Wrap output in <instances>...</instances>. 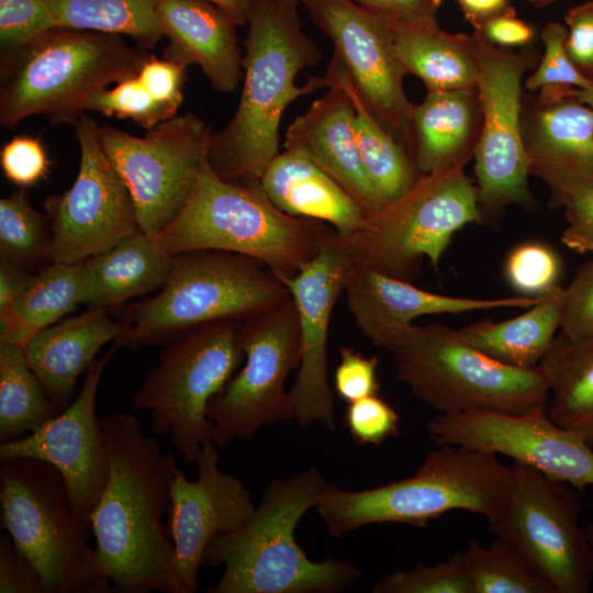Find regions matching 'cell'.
<instances>
[{
	"mask_svg": "<svg viewBox=\"0 0 593 593\" xmlns=\"http://www.w3.org/2000/svg\"><path fill=\"white\" fill-rule=\"evenodd\" d=\"M110 473L90 518L104 574L116 593H177L174 542L163 516L176 461L130 413L102 418Z\"/></svg>",
	"mask_w": 593,
	"mask_h": 593,
	"instance_id": "obj_1",
	"label": "cell"
},
{
	"mask_svg": "<svg viewBox=\"0 0 593 593\" xmlns=\"http://www.w3.org/2000/svg\"><path fill=\"white\" fill-rule=\"evenodd\" d=\"M298 0H251L243 56V89L231 121L213 133L209 163L223 179L256 183L280 153L279 127L295 99L325 88L324 77L295 85L298 74L322 58L301 29Z\"/></svg>",
	"mask_w": 593,
	"mask_h": 593,
	"instance_id": "obj_2",
	"label": "cell"
},
{
	"mask_svg": "<svg viewBox=\"0 0 593 593\" xmlns=\"http://www.w3.org/2000/svg\"><path fill=\"white\" fill-rule=\"evenodd\" d=\"M327 484L315 466L271 481L242 527L208 544L203 564H222L224 572L206 592L338 593L358 582L359 567L335 558L312 561L295 540L298 523Z\"/></svg>",
	"mask_w": 593,
	"mask_h": 593,
	"instance_id": "obj_3",
	"label": "cell"
},
{
	"mask_svg": "<svg viewBox=\"0 0 593 593\" xmlns=\"http://www.w3.org/2000/svg\"><path fill=\"white\" fill-rule=\"evenodd\" d=\"M513 484L512 466L497 455L458 445H437L416 472L383 485L348 491L328 483L315 506L333 537L380 523L425 527L450 511L503 517Z\"/></svg>",
	"mask_w": 593,
	"mask_h": 593,
	"instance_id": "obj_4",
	"label": "cell"
},
{
	"mask_svg": "<svg viewBox=\"0 0 593 593\" xmlns=\"http://www.w3.org/2000/svg\"><path fill=\"white\" fill-rule=\"evenodd\" d=\"M336 231L327 223L278 209L259 182H232L208 161L182 211L159 235L171 256L224 250L255 258L280 280L295 276Z\"/></svg>",
	"mask_w": 593,
	"mask_h": 593,
	"instance_id": "obj_5",
	"label": "cell"
},
{
	"mask_svg": "<svg viewBox=\"0 0 593 593\" xmlns=\"http://www.w3.org/2000/svg\"><path fill=\"white\" fill-rule=\"evenodd\" d=\"M264 262L224 250H191L174 256L170 275L152 296L126 306L116 348L169 344L186 332L220 321L243 323L291 299Z\"/></svg>",
	"mask_w": 593,
	"mask_h": 593,
	"instance_id": "obj_6",
	"label": "cell"
},
{
	"mask_svg": "<svg viewBox=\"0 0 593 593\" xmlns=\"http://www.w3.org/2000/svg\"><path fill=\"white\" fill-rule=\"evenodd\" d=\"M148 54L122 36L56 27L1 56L0 123L42 114L71 125L90 94L135 75Z\"/></svg>",
	"mask_w": 593,
	"mask_h": 593,
	"instance_id": "obj_7",
	"label": "cell"
},
{
	"mask_svg": "<svg viewBox=\"0 0 593 593\" xmlns=\"http://www.w3.org/2000/svg\"><path fill=\"white\" fill-rule=\"evenodd\" d=\"M0 506L1 528L36 568L45 593L114 592L54 466L34 458L1 461Z\"/></svg>",
	"mask_w": 593,
	"mask_h": 593,
	"instance_id": "obj_8",
	"label": "cell"
},
{
	"mask_svg": "<svg viewBox=\"0 0 593 593\" xmlns=\"http://www.w3.org/2000/svg\"><path fill=\"white\" fill-rule=\"evenodd\" d=\"M393 355L396 378L439 414L480 410L518 414L548 404L549 387L538 366L497 361L444 324L414 325Z\"/></svg>",
	"mask_w": 593,
	"mask_h": 593,
	"instance_id": "obj_9",
	"label": "cell"
},
{
	"mask_svg": "<svg viewBox=\"0 0 593 593\" xmlns=\"http://www.w3.org/2000/svg\"><path fill=\"white\" fill-rule=\"evenodd\" d=\"M472 222L481 223L477 186L449 167L421 174L361 230L338 236L351 262L411 282L424 257L437 269L452 235Z\"/></svg>",
	"mask_w": 593,
	"mask_h": 593,
	"instance_id": "obj_10",
	"label": "cell"
},
{
	"mask_svg": "<svg viewBox=\"0 0 593 593\" xmlns=\"http://www.w3.org/2000/svg\"><path fill=\"white\" fill-rule=\"evenodd\" d=\"M240 323L220 321L195 327L166 345L131 398L134 410L150 412V430L168 438L189 463L212 440L206 409L245 359Z\"/></svg>",
	"mask_w": 593,
	"mask_h": 593,
	"instance_id": "obj_11",
	"label": "cell"
},
{
	"mask_svg": "<svg viewBox=\"0 0 593 593\" xmlns=\"http://www.w3.org/2000/svg\"><path fill=\"white\" fill-rule=\"evenodd\" d=\"M477 36L480 56L477 89L483 120L473 158L483 223L499 220L511 205L528 211L537 208L528 186L530 174L522 130V80L541 56L532 45L513 51Z\"/></svg>",
	"mask_w": 593,
	"mask_h": 593,
	"instance_id": "obj_12",
	"label": "cell"
},
{
	"mask_svg": "<svg viewBox=\"0 0 593 593\" xmlns=\"http://www.w3.org/2000/svg\"><path fill=\"white\" fill-rule=\"evenodd\" d=\"M142 137L100 126L101 145L128 189L141 231L159 235L182 211L209 161L211 128L193 113L175 115Z\"/></svg>",
	"mask_w": 593,
	"mask_h": 593,
	"instance_id": "obj_13",
	"label": "cell"
},
{
	"mask_svg": "<svg viewBox=\"0 0 593 593\" xmlns=\"http://www.w3.org/2000/svg\"><path fill=\"white\" fill-rule=\"evenodd\" d=\"M243 368L206 409L212 440L219 448L250 439L262 426L293 419L286 382L301 361V333L293 299L240 323Z\"/></svg>",
	"mask_w": 593,
	"mask_h": 593,
	"instance_id": "obj_14",
	"label": "cell"
},
{
	"mask_svg": "<svg viewBox=\"0 0 593 593\" xmlns=\"http://www.w3.org/2000/svg\"><path fill=\"white\" fill-rule=\"evenodd\" d=\"M511 495L491 528L511 541L557 593H588L593 555L579 525L581 501L571 485L514 461Z\"/></svg>",
	"mask_w": 593,
	"mask_h": 593,
	"instance_id": "obj_15",
	"label": "cell"
},
{
	"mask_svg": "<svg viewBox=\"0 0 593 593\" xmlns=\"http://www.w3.org/2000/svg\"><path fill=\"white\" fill-rule=\"evenodd\" d=\"M71 126L80 148L78 175L68 190L43 203L51 262H81L141 231L131 193L101 145L100 126L85 112Z\"/></svg>",
	"mask_w": 593,
	"mask_h": 593,
	"instance_id": "obj_16",
	"label": "cell"
},
{
	"mask_svg": "<svg viewBox=\"0 0 593 593\" xmlns=\"http://www.w3.org/2000/svg\"><path fill=\"white\" fill-rule=\"evenodd\" d=\"M312 22L333 42L362 101L411 155L410 122L414 104L405 94L407 75L394 47V21L354 0H300Z\"/></svg>",
	"mask_w": 593,
	"mask_h": 593,
	"instance_id": "obj_17",
	"label": "cell"
},
{
	"mask_svg": "<svg viewBox=\"0 0 593 593\" xmlns=\"http://www.w3.org/2000/svg\"><path fill=\"white\" fill-rule=\"evenodd\" d=\"M426 430L436 445L503 455L582 492L593 485V449L579 434L553 423L547 406L518 414L482 410L439 414Z\"/></svg>",
	"mask_w": 593,
	"mask_h": 593,
	"instance_id": "obj_18",
	"label": "cell"
},
{
	"mask_svg": "<svg viewBox=\"0 0 593 593\" xmlns=\"http://www.w3.org/2000/svg\"><path fill=\"white\" fill-rule=\"evenodd\" d=\"M116 347L96 359L82 387L64 411L26 437L1 441L0 460L34 458L54 466L68 490L75 516L90 527V518L110 473L109 449L96 398L103 370Z\"/></svg>",
	"mask_w": 593,
	"mask_h": 593,
	"instance_id": "obj_19",
	"label": "cell"
},
{
	"mask_svg": "<svg viewBox=\"0 0 593 593\" xmlns=\"http://www.w3.org/2000/svg\"><path fill=\"white\" fill-rule=\"evenodd\" d=\"M349 258L335 233L300 271L281 281L295 303L301 333V361L289 395L293 419L302 427L320 423L335 430L334 395L327 373L329 322L342 292Z\"/></svg>",
	"mask_w": 593,
	"mask_h": 593,
	"instance_id": "obj_20",
	"label": "cell"
},
{
	"mask_svg": "<svg viewBox=\"0 0 593 593\" xmlns=\"http://www.w3.org/2000/svg\"><path fill=\"white\" fill-rule=\"evenodd\" d=\"M219 447L202 445L198 478L189 480L176 465L170 488L168 527L174 542L172 574L177 593H193L210 540L242 527L256 505L244 483L219 467Z\"/></svg>",
	"mask_w": 593,
	"mask_h": 593,
	"instance_id": "obj_21",
	"label": "cell"
},
{
	"mask_svg": "<svg viewBox=\"0 0 593 593\" xmlns=\"http://www.w3.org/2000/svg\"><path fill=\"white\" fill-rule=\"evenodd\" d=\"M344 292L361 334L372 345L392 354L405 344L416 317L502 307L528 309L539 299L538 295L473 299L437 294L350 260Z\"/></svg>",
	"mask_w": 593,
	"mask_h": 593,
	"instance_id": "obj_22",
	"label": "cell"
},
{
	"mask_svg": "<svg viewBox=\"0 0 593 593\" xmlns=\"http://www.w3.org/2000/svg\"><path fill=\"white\" fill-rule=\"evenodd\" d=\"M529 174L547 186L549 208L593 183V110L572 97L538 92L522 101Z\"/></svg>",
	"mask_w": 593,
	"mask_h": 593,
	"instance_id": "obj_23",
	"label": "cell"
},
{
	"mask_svg": "<svg viewBox=\"0 0 593 593\" xmlns=\"http://www.w3.org/2000/svg\"><path fill=\"white\" fill-rule=\"evenodd\" d=\"M327 88L325 94L289 125L283 145L307 155L358 202L369 219L385 203L363 169L349 96L338 86Z\"/></svg>",
	"mask_w": 593,
	"mask_h": 593,
	"instance_id": "obj_24",
	"label": "cell"
},
{
	"mask_svg": "<svg viewBox=\"0 0 593 593\" xmlns=\"http://www.w3.org/2000/svg\"><path fill=\"white\" fill-rule=\"evenodd\" d=\"M168 44L164 58L183 67L198 65L213 89L235 92L243 77L237 23L205 0H161L158 7Z\"/></svg>",
	"mask_w": 593,
	"mask_h": 593,
	"instance_id": "obj_25",
	"label": "cell"
},
{
	"mask_svg": "<svg viewBox=\"0 0 593 593\" xmlns=\"http://www.w3.org/2000/svg\"><path fill=\"white\" fill-rule=\"evenodd\" d=\"M259 183L282 212L325 222L340 237L350 236L367 223L358 202L300 149L284 147L267 166Z\"/></svg>",
	"mask_w": 593,
	"mask_h": 593,
	"instance_id": "obj_26",
	"label": "cell"
},
{
	"mask_svg": "<svg viewBox=\"0 0 593 593\" xmlns=\"http://www.w3.org/2000/svg\"><path fill=\"white\" fill-rule=\"evenodd\" d=\"M109 311L87 306L34 335L24 346L26 361L55 404L64 411L78 377L96 360V354L123 331Z\"/></svg>",
	"mask_w": 593,
	"mask_h": 593,
	"instance_id": "obj_27",
	"label": "cell"
},
{
	"mask_svg": "<svg viewBox=\"0 0 593 593\" xmlns=\"http://www.w3.org/2000/svg\"><path fill=\"white\" fill-rule=\"evenodd\" d=\"M482 120L477 87L427 92L414 104L410 122L411 157L417 170L465 168L474 156Z\"/></svg>",
	"mask_w": 593,
	"mask_h": 593,
	"instance_id": "obj_28",
	"label": "cell"
},
{
	"mask_svg": "<svg viewBox=\"0 0 593 593\" xmlns=\"http://www.w3.org/2000/svg\"><path fill=\"white\" fill-rule=\"evenodd\" d=\"M82 264L83 304L110 312L132 298L163 288L174 256L164 249L156 235L139 231Z\"/></svg>",
	"mask_w": 593,
	"mask_h": 593,
	"instance_id": "obj_29",
	"label": "cell"
},
{
	"mask_svg": "<svg viewBox=\"0 0 593 593\" xmlns=\"http://www.w3.org/2000/svg\"><path fill=\"white\" fill-rule=\"evenodd\" d=\"M394 47L407 75L427 92L475 88L480 70L479 38L473 32L449 33L437 20L394 21Z\"/></svg>",
	"mask_w": 593,
	"mask_h": 593,
	"instance_id": "obj_30",
	"label": "cell"
},
{
	"mask_svg": "<svg viewBox=\"0 0 593 593\" xmlns=\"http://www.w3.org/2000/svg\"><path fill=\"white\" fill-rule=\"evenodd\" d=\"M563 290L557 284L539 294L537 303L516 317L482 320L457 332L471 347L497 361L519 368L537 367L560 327Z\"/></svg>",
	"mask_w": 593,
	"mask_h": 593,
	"instance_id": "obj_31",
	"label": "cell"
},
{
	"mask_svg": "<svg viewBox=\"0 0 593 593\" xmlns=\"http://www.w3.org/2000/svg\"><path fill=\"white\" fill-rule=\"evenodd\" d=\"M323 77L326 88L338 86L349 96L355 111V137L363 169L385 205L395 201L421 176L411 155L376 120L335 55Z\"/></svg>",
	"mask_w": 593,
	"mask_h": 593,
	"instance_id": "obj_32",
	"label": "cell"
},
{
	"mask_svg": "<svg viewBox=\"0 0 593 593\" xmlns=\"http://www.w3.org/2000/svg\"><path fill=\"white\" fill-rule=\"evenodd\" d=\"M538 367L549 387V418L593 449V337L572 340L560 332Z\"/></svg>",
	"mask_w": 593,
	"mask_h": 593,
	"instance_id": "obj_33",
	"label": "cell"
},
{
	"mask_svg": "<svg viewBox=\"0 0 593 593\" xmlns=\"http://www.w3.org/2000/svg\"><path fill=\"white\" fill-rule=\"evenodd\" d=\"M83 264L51 262L32 275L21 294L0 312V340L24 347L37 333L83 304Z\"/></svg>",
	"mask_w": 593,
	"mask_h": 593,
	"instance_id": "obj_34",
	"label": "cell"
},
{
	"mask_svg": "<svg viewBox=\"0 0 593 593\" xmlns=\"http://www.w3.org/2000/svg\"><path fill=\"white\" fill-rule=\"evenodd\" d=\"M60 412L29 366L24 347L0 340V441L19 439Z\"/></svg>",
	"mask_w": 593,
	"mask_h": 593,
	"instance_id": "obj_35",
	"label": "cell"
},
{
	"mask_svg": "<svg viewBox=\"0 0 593 593\" xmlns=\"http://www.w3.org/2000/svg\"><path fill=\"white\" fill-rule=\"evenodd\" d=\"M161 0H47L61 27L127 36L149 51L164 36Z\"/></svg>",
	"mask_w": 593,
	"mask_h": 593,
	"instance_id": "obj_36",
	"label": "cell"
},
{
	"mask_svg": "<svg viewBox=\"0 0 593 593\" xmlns=\"http://www.w3.org/2000/svg\"><path fill=\"white\" fill-rule=\"evenodd\" d=\"M461 552L475 593H557L503 537L496 536L489 546L471 538Z\"/></svg>",
	"mask_w": 593,
	"mask_h": 593,
	"instance_id": "obj_37",
	"label": "cell"
},
{
	"mask_svg": "<svg viewBox=\"0 0 593 593\" xmlns=\"http://www.w3.org/2000/svg\"><path fill=\"white\" fill-rule=\"evenodd\" d=\"M47 219L30 203L25 189L0 200V257L20 267L51 262Z\"/></svg>",
	"mask_w": 593,
	"mask_h": 593,
	"instance_id": "obj_38",
	"label": "cell"
},
{
	"mask_svg": "<svg viewBox=\"0 0 593 593\" xmlns=\"http://www.w3.org/2000/svg\"><path fill=\"white\" fill-rule=\"evenodd\" d=\"M83 111L105 116L127 119L149 130L175 115L177 110L157 100L139 81L136 74L90 94Z\"/></svg>",
	"mask_w": 593,
	"mask_h": 593,
	"instance_id": "obj_39",
	"label": "cell"
},
{
	"mask_svg": "<svg viewBox=\"0 0 593 593\" xmlns=\"http://www.w3.org/2000/svg\"><path fill=\"white\" fill-rule=\"evenodd\" d=\"M373 593H475L462 552L434 566L418 563L411 570L393 571L372 588Z\"/></svg>",
	"mask_w": 593,
	"mask_h": 593,
	"instance_id": "obj_40",
	"label": "cell"
},
{
	"mask_svg": "<svg viewBox=\"0 0 593 593\" xmlns=\"http://www.w3.org/2000/svg\"><path fill=\"white\" fill-rule=\"evenodd\" d=\"M59 27L47 0H0L1 56Z\"/></svg>",
	"mask_w": 593,
	"mask_h": 593,
	"instance_id": "obj_41",
	"label": "cell"
},
{
	"mask_svg": "<svg viewBox=\"0 0 593 593\" xmlns=\"http://www.w3.org/2000/svg\"><path fill=\"white\" fill-rule=\"evenodd\" d=\"M568 29L559 22H549L540 31L545 51L536 70L526 78L524 87L529 92L542 88H579L593 85L586 80L570 61L564 43Z\"/></svg>",
	"mask_w": 593,
	"mask_h": 593,
	"instance_id": "obj_42",
	"label": "cell"
},
{
	"mask_svg": "<svg viewBox=\"0 0 593 593\" xmlns=\"http://www.w3.org/2000/svg\"><path fill=\"white\" fill-rule=\"evenodd\" d=\"M505 272L515 290L537 296L557 286L560 260L549 246L527 242L510 253Z\"/></svg>",
	"mask_w": 593,
	"mask_h": 593,
	"instance_id": "obj_43",
	"label": "cell"
},
{
	"mask_svg": "<svg viewBox=\"0 0 593 593\" xmlns=\"http://www.w3.org/2000/svg\"><path fill=\"white\" fill-rule=\"evenodd\" d=\"M53 165L41 137L20 134L0 149L3 176L14 186L26 189L47 179Z\"/></svg>",
	"mask_w": 593,
	"mask_h": 593,
	"instance_id": "obj_44",
	"label": "cell"
},
{
	"mask_svg": "<svg viewBox=\"0 0 593 593\" xmlns=\"http://www.w3.org/2000/svg\"><path fill=\"white\" fill-rule=\"evenodd\" d=\"M396 411L378 395L348 403L343 424L358 445H380L399 434Z\"/></svg>",
	"mask_w": 593,
	"mask_h": 593,
	"instance_id": "obj_45",
	"label": "cell"
},
{
	"mask_svg": "<svg viewBox=\"0 0 593 593\" xmlns=\"http://www.w3.org/2000/svg\"><path fill=\"white\" fill-rule=\"evenodd\" d=\"M560 328L567 337H593V259L583 264L563 290Z\"/></svg>",
	"mask_w": 593,
	"mask_h": 593,
	"instance_id": "obj_46",
	"label": "cell"
},
{
	"mask_svg": "<svg viewBox=\"0 0 593 593\" xmlns=\"http://www.w3.org/2000/svg\"><path fill=\"white\" fill-rule=\"evenodd\" d=\"M378 358L367 357L351 347L344 346L339 351V362L334 372V389L347 403L378 395Z\"/></svg>",
	"mask_w": 593,
	"mask_h": 593,
	"instance_id": "obj_47",
	"label": "cell"
},
{
	"mask_svg": "<svg viewBox=\"0 0 593 593\" xmlns=\"http://www.w3.org/2000/svg\"><path fill=\"white\" fill-rule=\"evenodd\" d=\"M567 55L574 68L593 85V0L570 8L564 15Z\"/></svg>",
	"mask_w": 593,
	"mask_h": 593,
	"instance_id": "obj_48",
	"label": "cell"
},
{
	"mask_svg": "<svg viewBox=\"0 0 593 593\" xmlns=\"http://www.w3.org/2000/svg\"><path fill=\"white\" fill-rule=\"evenodd\" d=\"M136 76L157 100L178 111L183 100L186 67L149 53Z\"/></svg>",
	"mask_w": 593,
	"mask_h": 593,
	"instance_id": "obj_49",
	"label": "cell"
},
{
	"mask_svg": "<svg viewBox=\"0 0 593 593\" xmlns=\"http://www.w3.org/2000/svg\"><path fill=\"white\" fill-rule=\"evenodd\" d=\"M0 593H45L41 574L7 532L0 537Z\"/></svg>",
	"mask_w": 593,
	"mask_h": 593,
	"instance_id": "obj_50",
	"label": "cell"
},
{
	"mask_svg": "<svg viewBox=\"0 0 593 593\" xmlns=\"http://www.w3.org/2000/svg\"><path fill=\"white\" fill-rule=\"evenodd\" d=\"M562 208L568 225L561 242L580 254H593V183L572 193Z\"/></svg>",
	"mask_w": 593,
	"mask_h": 593,
	"instance_id": "obj_51",
	"label": "cell"
},
{
	"mask_svg": "<svg viewBox=\"0 0 593 593\" xmlns=\"http://www.w3.org/2000/svg\"><path fill=\"white\" fill-rule=\"evenodd\" d=\"M473 32L486 42L505 48L530 46L536 37L535 29L519 19L511 5Z\"/></svg>",
	"mask_w": 593,
	"mask_h": 593,
	"instance_id": "obj_52",
	"label": "cell"
},
{
	"mask_svg": "<svg viewBox=\"0 0 593 593\" xmlns=\"http://www.w3.org/2000/svg\"><path fill=\"white\" fill-rule=\"evenodd\" d=\"M365 9L395 21L437 20L441 0H354Z\"/></svg>",
	"mask_w": 593,
	"mask_h": 593,
	"instance_id": "obj_53",
	"label": "cell"
},
{
	"mask_svg": "<svg viewBox=\"0 0 593 593\" xmlns=\"http://www.w3.org/2000/svg\"><path fill=\"white\" fill-rule=\"evenodd\" d=\"M32 275L22 267L0 259V312L4 311L24 290Z\"/></svg>",
	"mask_w": 593,
	"mask_h": 593,
	"instance_id": "obj_54",
	"label": "cell"
},
{
	"mask_svg": "<svg viewBox=\"0 0 593 593\" xmlns=\"http://www.w3.org/2000/svg\"><path fill=\"white\" fill-rule=\"evenodd\" d=\"M465 19L477 31L484 22L506 10L508 0H455Z\"/></svg>",
	"mask_w": 593,
	"mask_h": 593,
	"instance_id": "obj_55",
	"label": "cell"
},
{
	"mask_svg": "<svg viewBox=\"0 0 593 593\" xmlns=\"http://www.w3.org/2000/svg\"><path fill=\"white\" fill-rule=\"evenodd\" d=\"M227 13L237 25L247 23L251 0H205Z\"/></svg>",
	"mask_w": 593,
	"mask_h": 593,
	"instance_id": "obj_56",
	"label": "cell"
},
{
	"mask_svg": "<svg viewBox=\"0 0 593 593\" xmlns=\"http://www.w3.org/2000/svg\"><path fill=\"white\" fill-rule=\"evenodd\" d=\"M568 96L579 100L593 110V86L585 89L572 88Z\"/></svg>",
	"mask_w": 593,
	"mask_h": 593,
	"instance_id": "obj_57",
	"label": "cell"
},
{
	"mask_svg": "<svg viewBox=\"0 0 593 593\" xmlns=\"http://www.w3.org/2000/svg\"><path fill=\"white\" fill-rule=\"evenodd\" d=\"M527 1L536 8H545L552 3H556L559 0H527Z\"/></svg>",
	"mask_w": 593,
	"mask_h": 593,
	"instance_id": "obj_58",
	"label": "cell"
},
{
	"mask_svg": "<svg viewBox=\"0 0 593 593\" xmlns=\"http://www.w3.org/2000/svg\"><path fill=\"white\" fill-rule=\"evenodd\" d=\"M585 533L593 555V522L585 527Z\"/></svg>",
	"mask_w": 593,
	"mask_h": 593,
	"instance_id": "obj_59",
	"label": "cell"
},
{
	"mask_svg": "<svg viewBox=\"0 0 593 593\" xmlns=\"http://www.w3.org/2000/svg\"><path fill=\"white\" fill-rule=\"evenodd\" d=\"M300 2V0H298Z\"/></svg>",
	"mask_w": 593,
	"mask_h": 593,
	"instance_id": "obj_60",
	"label": "cell"
}]
</instances>
